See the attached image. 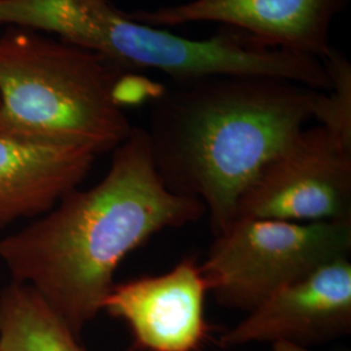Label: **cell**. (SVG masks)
Masks as SVG:
<instances>
[{"mask_svg":"<svg viewBox=\"0 0 351 351\" xmlns=\"http://www.w3.org/2000/svg\"><path fill=\"white\" fill-rule=\"evenodd\" d=\"M350 252L351 220L237 219L215 236L201 269L220 306L249 313L277 290Z\"/></svg>","mask_w":351,"mask_h":351,"instance_id":"5b68a950","label":"cell"},{"mask_svg":"<svg viewBox=\"0 0 351 351\" xmlns=\"http://www.w3.org/2000/svg\"><path fill=\"white\" fill-rule=\"evenodd\" d=\"M95 158L82 147L0 137V228L51 211L85 180Z\"/></svg>","mask_w":351,"mask_h":351,"instance_id":"30bf717a","label":"cell"},{"mask_svg":"<svg viewBox=\"0 0 351 351\" xmlns=\"http://www.w3.org/2000/svg\"><path fill=\"white\" fill-rule=\"evenodd\" d=\"M317 93L264 75L172 81L145 129L164 186L201 201L213 236L221 233L245 190L313 119Z\"/></svg>","mask_w":351,"mask_h":351,"instance_id":"7a4b0ae2","label":"cell"},{"mask_svg":"<svg viewBox=\"0 0 351 351\" xmlns=\"http://www.w3.org/2000/svg\"><path fill=\"white\" fill-rule=\"evenodd\" d=\"M124 69L27 27L0 34V137L113 151L133 126L120 101Z\"/></svg>","mask_w":351,"mask_h":351,"instance_id":"3957f363","label":"cell"},{"mask_svg":"<svg viewBox=\"0 0 351 351\" xmlns=\"http://www.w3.org/2000/svg\"><path fill=\"white\" fill-rule=\"evenodd\" d=\"M268 351H313L310 348H303L298 345H291V343H275L271 345V349Z\"/></svg>","mask_w":351,"mask_h":351,"instance_id":"4fadbf2b","label":"cell"},{"mask_svg":"<svg viewBox=\"0 0 351 351\" xmlns=\"http://www.w3.org/2000/svg\"><path fill=\"white\" fill-rule=\"evenodd\" d=\"M219 339L224 350L251 343L310 348L350 335L351 262L343 256L289 284Z\"/></svg>","mask_w":351,"mask_h":351,"instance_id":"52a82bcc","label":"cell"},{"mask_svg":"<svg viewBox=\"0 0 351 351\" xmlns=\"http://www.w3.org/2000/svg\"><path fill=\"white\" fill-rule=\"evenodd\" d=\"M201 264L186 258L165 274L114 284L101 311L124 322L143 351H199L210 333Z\"/></svg>","mask_w":351,"mask_h":351,"instance_id":"9c48e42d","label":"cell"},{"mask_svg":"<svg viewBox=\"0 0 351 351\" xmlns=\"http://www.w3.org/2000/svg\"><path fill=\"white\" fill-rule=\"evenodd\" d=\"M323 62L330 78V88L317 93L313 119L351 145V64L333 47Z\"/></svg>","mask_w":351,"mask_h":351,"instance_id":"7c38bea8","label":"cell"},{"mask_svg":"<svg viewBox=\"0 0 351 351\" xmlns=\"http://www.w3.org/2000/svg\"><path fill=\"white\" fill-rule=\"evenodd\" d=\"M204 213L201 201L164 186L146 130L133 126L101 181L69 191L40 219L0 239V261L12 281L37 290L80 337L132 251Z\"/></svg>","mask_w":351,"mask_h":351,"instance_id":"6da1fadb","label":"cell"},{"mask_svg":"<svg viewBox=\"0 0 351 351\" xmlns=\"http://www.w3.org/2000/svg\"><path fill=\"white\" fill-rule=\"evenodd\" d=\"M348 0H190L139 10L129 17L151 26L220 23L258 45L323 60L329 32Z\"/></svg>","mask_w":351,"mask_h":351,"instance_id":"ba28073f","label":"cell"},{"mask_svg":"<svg viewBox=\"0 0 351 351\" xmlns=\"http://www.w3.org/2000/svg\"><path fill=\"white\" fill-rule=\"evenodd\" d=\"M16 19L20 25L94 51L121 69L162 72L172 81L264 75L317 91L330 88L320 59L264 47L233 30L210 39L180 37L129 17L110 0H19Z\"/></svg>","mask_w":351,"mask_h":351,"instance_id":"277c9868","label":"cell"},{"mask_svg":"<svg viewBox=\"0 0 351 351\" xmlns=\"http://www.w3.org/2000/svg\"><path fill=\"white\" fill-rule=\"evenodd\" d=\"M351 220V145L322 125L301 132L241 195L236 219Z\"/></svg>","mask_w":351,"mask_h":351,"instance_id":"8992f818","label":"cell"},{"mask_svg":"<svg viewBox=\"0 0 351 351\" xmlns=\"http://www.w3.org/2000/svg\"><path fill=\"white\" fill-rule=\"evenodd\" d=\"M0 351H86L37 290L12 281L0 290Z\"/></svg>","mask_w":351,"mask_h":351,"instance_id":"8fae6325","label":"cell"}]
</instances>
